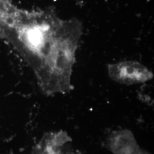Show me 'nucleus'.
Returning a JSON list of instances; mask_svg holds the SVG:
<instances>
[{
  "label": "nucleus",
  "instance_id": "obj_1",
  "mask_svg": "<svg viewBox=\"0 0 154 154\" xmlns=\"http://www.w3.org/2000/svg\"><path fill=\"white\" fill-rule=\"evenodd\" d=\"M4 40L31 67L41 85L51 76L65 48L64 23L49 12L29 11L8 29Z\"/></svg>",
  "mask_w": 154,
  "mask_h": 154
},
{
  "label": "nucleus",
  "instance_id": "obj_3",
  "mask_svg": "<svg viewBox=\"0 0 154 154\" xmlns=\"http://www.w3.org/2000/svg\"><path fill=\"white\" fill-rule=\"evenodd\" d=\"M72 138L64 131L45 134L31 154H82L74 150Z\"/></svg>",
  "mask_w": 154,
  "mask_h": 154
},
{
  "label": "nucleus",
  "instance_id": "obj_4",
  "mask_svg": "<svg viewBox=\"0 0 154 154\" xmlns=\"http://www.w3.org/2000/svg\"><path fill=\"white\" fill-rule=\"evenodd\" d=\"M18 9L11 0H0V36L12 22Z\"/></svg>",
  "mask_w": 154,
  "mask_h": 154
},
{
  "label": "nucleus",
  "instance_id": "obj_2",
  "mask_svg": "<svg viewBox=\"0 0 154 154\" xmlns=\"http://www.w3.org/2000/svg\"><path fill=\"white\" fill-rule=\"evenodd\" d=\"M109 73L114 81L126 85L145 82L153 78L152 72L137 61H125L110 65Z\"/></svg>",
  "mask_w": 154,
  "mask_h": 154
}]
</instances>
